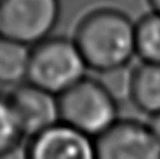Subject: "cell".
Masks as SVG:
<instances>
[{
	"instance_id": "1",
	"label": "cell",
	"mask_w": 160,
	"mask_h": 159,
	"mask_svg": "<svg viewBox=\"0 0 160 159\" xmlns=\"http://www.w3.org/2000/svg\"><path fill=\"white\" fill-rule=\"evenodd\" d=\"M73 39L87 68L97 73L128 66L136 56L135 23L117 8L88 11L79 21Z\"/></svg>"
},
{
	"instance_id": "2",
	"label": "cell",
	"mask_w": 160,
	"mask_h": 159,
	"mask_svg": "<svg viewBox=\"0 0 160 159\" xmlns=\"http://www.w3.org/2000/svg\"><path fill=\"white\" fill-rule=\"evenodd\" d=\"M87 69L75 39L52 35L31 47L27 82L61 96L83 80Z\"/></svg>"
},
{
	"instance_id": "3",
	"label": "cell",
	"mask_w": 160,
	"mask_h": 159,
	"mask_svg": "<svg viewBox=\"0 0 160 159\" xmlns=\"http://www.w3.org/2000/svg\"><path fill=\"white\" fill-rule=\"evenodd\" d=\"M61 121L97 138L119 120V103L97 78H87L59 96Z\"/></svg>"
},
{
	"instance_id": "4",
	"label": "cell",
	"mask_w": 160,
	"mask_h": 159,
	"mask_svg": "<svg viewBox=\"0 0 160 159\" xmlns=\"http://www.w3.org/2000/svg\"><path fill=\"white\" fill-rule=\"evenodd\" d=\"M61 14V0H0V35L34 47L52 37Z\"/></svg>"
},
{
	"instance_id": "5",
	"label": "cell",
	"mask_w": 160,
	"mask_h": 159,
	"mask_svg": "<svg viewBox=\"0 0 160 159\" xmlns=\"http://www.w3.org/2000/svg\"><path fill=\"white\" fill-rule=\"evenodd\" d=\"M97 159H160V145L149 123L119 118L96 140Z\"/></svg>"
},
{
	"instance_id": "6",
	"label": "cell",
	"mask_w": 160,
	"mask_h": 159,
	"mask_svg": "<svg viewBox=\"0 0 160 159\" xmlns=\"http://www.w3.org/2000/svg\"><path fill=\"white\" fill-rule=\"evenodd\" d=\"M25 159H97L96 140L61 121L27 140Z\"/></svg>"
},
{
	"instance_id": "7",
	"label": "cell",
	"mask_w": 160,
	"mask_h": 159,
	"mask_svg": "<svg viewBox=\"0 0 160 159\" xmlns=\"http://www.w3.org/2000/svg\"><path fill=\"white\" fill-rule=\"evenodd\" d=\"M27 140L61 123L59 96L28 82L10 92Z\"/></svg>"
},
{
	"instance_id": "8",
	"label": "cell",
	"mask_w": 160,
	"mask_h": 159,
	"mask_svg": "<svg viewBox=\"0 0 160 159\" xmlns=\"http://www.w3.org/2000/svg\"><path fill=\"white\" fill-rule=\"evenodd\" d=\"M131 101L143 114H160V64L141 62L133 68Z\"/></svg>"
},
{
	"instance_id": "9",
	"label": "cell",
	"mask_w": 160,
	"mask_h": 159,
	"mask_svg": "<svg viewBox=\"0 0 160 159\" xmlns=\"http://www.w3.org/2000/svg\"><path fill=\"white\" fill-rule=\"evenodd\" d=\"M31 47L0 35V86H21L28 79Z\"/></svg>"
},
{
	"instance_id": "10",
	"label": "cell",
	"mask_w": 160,
	"mask_h": 159,
	"mask_svg": "<svg viewBox=\"0 0 160 159\" xmlns=\"http://www.w3.org/2000/svg\"><path fill=\"white\" fill-rule=\"evenodd\" d=\"M25 140L10 93L0 92V159L14 155Z\"/></svg>"
},
{
	"instance_id": "11",
	"label": "cell",
	"mask_w": 160,
	"mask_h": 159,
	"mask_svg": "<svg viewBox=\"0 0 160 159\" xmlns=\"http://www.w3.org/2000/svg\"><path fill=\"white\" fill-rule=\"evenodd\" d=\"M136 56L142 62L160 64V14L150 11L135 23Z\"/></svg>"
},
{
	"instance_id": "12",
	"label": "cell",
	"mask_w": 160,
	"mask_h": 159,
	"mask_svg": "<svg viewBox=\"0 0 160 159\" xmlns=\"http://www.w3.org/2000/svg\"><path fill=\"white\" fill-rule=\"evenodd\" d=\"M100 83L104 89L115 99L118 103L124 100L131 101V93H132V82H133V68L121 66L115 69H110L105 72L97 73Z\"/></svg>"
},
{
	"instance_id": "13",
	"label": "cell",
	"mask_w": 160,
	"mask_h": 159,
	"mask_svg": "<svg viewBox=\"0 0 160 159\" xmlns=\"http://www.w3.org/2000/svg\"><path fill=\"white\" fill-rule=\"evenodd\" d=\"M149 126H150V128H152L153 134H155L156 140H158V142L160 145V114L155 115V117H150Z\"/></svg>"
},
{
	"instance_id": "14",
	"label": "cell",
	"mask_w": 160,
	"mask_h": 159,
	"mask_svg": "<svg viewBox=\"0 0 160 159\" xmlns=\"http://www.w3.org/2000/svg\"><path fill=\"white\" fill-rule=\"evenodd\" d=\"M152 7V11H156V13L160 14V0H148Z\"/></svg>"
}]
</instances>
